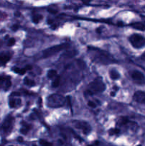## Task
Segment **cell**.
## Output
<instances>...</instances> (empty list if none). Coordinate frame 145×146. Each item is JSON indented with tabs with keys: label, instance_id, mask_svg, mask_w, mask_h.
Listing matches in <instances>:
<instances>
[{
	"label": "cell",
	"instance_id": "6da1fadb",
	"mask_svg": "<svg viewBox=\"0 0 145 146\" xmlns=\"http://www.w3.org/2000/svg\"><path fill=\"white\" fill-rule=\"evenodd\" d=\"M88 49L89 57L93 62L100 64H109L117 62L112 55L105 51L92 47H89Z\"/></svg>",
	"mask_w": 145,
	"mask_h": 146
},
{
	"label": "cell",
	"instance_id": "7a4b0ae2",
	"mask_svg": "<svg viewBox=\"0 0 145 146\" xmlns=\"http://www.w3.org/2000/svg\"><path fill=\"white\" fill-rule=\"evenodd\" d=\"M105 88L106 86L102 77H97L89 83L84 94L87 96H93L94 94L100 93L105 90Z\"/></svg>",
	"mask_w": 145,
	"mask_h": 146
},
{
	"label": "cell",
	"instance_id": "3957f363",
	"mask_svg": "<svg viewBox=\"0 0 145 146\" xmlns=\"http://www.w3.org/2000/svg\"><path fill=\"white\" fill-rule=\"evenodd\" d=\"M47 105L49 108H57L63 107L66 103V98L63 95L54 93L47 98Z\"/></svg>",
	"mask_w": 145,
	"mask_h": 146
},
{
	"label": "cell",
	"instance_id": "277c9868",
	"mask_svg": "<svg viewBox=\"0 0 145 146\" xmlns=\"http://www.w3.org/2000/svg\"><path fill=\"white\" fill-rule=\"evenodd\" d=\"M69 46L70 45L67 43H61V44H58L56 46H51L50 48H48L43 51V56H44V58H48V57H50L53 55L59 53L60 51H61L63 50L67 49Z\"/></svg>",
	"mask_w": 145,
	"mask_h": 146
},
{
	"label": "cell",
	"instance_id": "5b68a950",
	"mask_svg": "<svg viewBox=\"0 0 145 146\" xmlns=\"http://www.w3.org/2000/svg\"><path fill=\"white\" fill-rule=\"evenodd\" d=\"M129 41L135 49H141L145 46V38L138 34H134L130 36L129 37Z\"/></svg>",
	"mask_w": 145,
	"mask_h": 146
},
{
	"label": "cell",
	"instance_id": "8992f818",
	"mask_svg": "<svg viewBox=\"0 0 145 146\" xmlns=\"http://www.w3.org/2000/svg\"><path fill=\"white\" fill-rule=\"evenodd\" d=\"M72 123L75 128L81 130L82 133H84L85 135H88L92 130V128L88 122L76 120V121H73Z\"/></svg>",
	"mask_w": 145,
	"mask_h": 146
},
{
	"label": "cell",
	"instance_id": "52a82bcc",
	"mask_svg": "<svg viewBox=\"0 0 145 146\" xmlns=\"http://www.w3.org/2000/svg\"><path fill=\"white\" fill-rule=\"evenodd\" d=\"M131 77L134 81V82L137 84L142 85L145 83V75L139 71H133L131 73Z\"/></svg>",
	"mask_w": 145,
	"mask_h": 146
},
{
	"label": "cell",
	"instance_id": "ba28073f",
	"mask_svg": "<svg viewBox=\"0 0 145 146\" xmlns=\"http://www.w3.org/2000/svg\"><path fill=\"white\" fill-rule=\"evenodd\" d=\"M14 119L12 116H9L6 117L5 121L2 124V129L4 131V133L7 134L11 133L14 126Z\"/></svg>",
	"mask_w": 145,
	"mask_h": 146
},
{
	"label": "cell",
	"instance_id": "9c48e42d",
	"mask_svg": "<svg viewBox=\"0 0 145 146\" xmlns=\"http://www.w3.org/2000/svg\"><path fill=\"white\" fill-rule=\"evenodd\" d=\"M133 100L138 104H145V92L142 91H136L133 95Z\"/></svg>",
	"mask_w": 145,
	"mask_h": 146
},
{
	"label": "cell",
	"instance_id": "30bf717a",
	"mask_svg": "<svg viewBox=\"0 0 145 146\" xmlns=\"http://www.w3.org/2000/svg\"><path fill=\"white\" fill-rule=\"evenodd\" d=\"M32 68V66L30 65H28V66H26L25 68H17V67H15L12 70L14 71V72L17 74H19V75H24L27 71L29 70H31Z\"/></svg>",
	"mask_w": 145,
	"mask_h": 146
},
{
	"label": "cell",
	"instance_id": "8fae6325",
	"mask_svg": "<svg viewBox=\"0 0 145 146\" xmlns=\"http://www.w3.org/2000/svg\"><path fill=\"white\" fill-rule=\"evenodd\" d=\"M0 83H4L6 88H9L12 85L10 77L6 76H0Z\"/></svg>",
	"mask_w": 145,
	"mask_h": 146
},
{
	"label": "cell",
	"instance_id": "7c38bea8",
	"mask_svg": "<svg viewBox=\"0 0 145 146\" xmlns=\"http://www.w3.org/2000/svg\"><path fill=\"white\" fill-rule=\"evenodd\" d=\"M21 105V100L20 98L10 99L9 102V105L11 108H14L17 106H20Z\"/></svg>",
	"mask_w": 145,
	"mask_h": 146
},
{
	"label": "cell",
	"instance_id": "4fadbf2b",
	"mask_svg": "<svg viewBox=\"0 0 145 146\" xmlns=\"http://www.w3.org/2000/svg\"><path fill=\"white\" fill-rule=\"evenodd\" d=\"M31 128H32L31 125H29L28 123H26L25 122H22V127L20 130V132H21V133L26 135L29 132Z\"/></svg>",
	"mask_w": 145,
	"mask_h": 146
},
{
	"label": "cell",
	"instance_id": "5bb4252c",
	"mask_svg": "<svg viewBox=\"0 0 145 146\" xmlns=\"http://www.w3.org/2000/svg\"><path fill=\"white\" fill-rule=\"evenodd\" d=\"M110 79L113 80H117L120 78V74L118 71H117L116 69L113 68L110 71Z\"/></svg>",
	"mask_w": 145,
	"mask_h": 146
},
{
	"label": "cell",
	"instance_id": "9a60e30c",
	"mask_svg": "<svg viewBox=\"0 0 145 146\" xmlns=\"http://www.w3.org/2000/svg\"><path fill=\"white\" fill-rule=\"evenodd\" d=\"M11 56L9 54H3L0 55V64H5L10 60Z\"/></svg>",
	"mask_w": 145,
	"mask_h": 146
},
{
	"label": "cell",
	"instance_id": "2e32d148",
	"mask_svg": "<svg viewBox=\"0 0 145 146\" xmlns=\"http://www.w3.org/2000/svg\"><path fill=\"white\" fill-rule=\"evenodd\" d=\"M130 26L137 29V30H139V31H145V25L141 22H134V23H132L131 24Z\"/></svg>",
	"mask_w": 145,
	"mask_h": 146
},
{
	"label": "cell",
	"instance_id": "e0dca14e",
	"mask_svg": "<svg viewBox=\"0 0 145 146\" xmlns=\"http://www.w3.org/2000/svg\"><path fill=\"white\" fill-rule=\"evenodd\" d=\"M61 76L58 74L52 80V86L53 88H57L61 84Z\"/></svg>",
	"mask_w": 145,
	"mask_h": 146
},
{
	"label": "cell",
	"instance_id": "ac0fdd59",
	"mask_svg": "<svg viewBox=\"0 0 145 146\" xmlns=\"http://www.w3.org/2000/svg\"><path fill=\"white\" fill-rule=\"evenodd\" d=\"M24 83L26 85L29 86V87H33V86H35L36 85V83L33 80L30 79L28 77H26L25 79H24Z\"/></svg>",
	"mask_w": 145,
	"mask_h": 146
},
{
	"label": "cell",
	"instance_id": "d6986e66",
	"mask_svg": "<svg viewBox=\"0 0 145 146\" xmlns=\"http://www.w3.org/2000/svg\"><path fill=\"white\" fill-rule=\"evenodd\" d=\"M58 75V73H57L56 70H54V69H50L48 71L47 73V77L50 80H53L56 76Z\"/></svg>",
	"mask_w": 145,
	"mask_h": 146
},
{
	"label": "cell",
	"instance_id": "ffe728a7",
	"mask_svg": "<svg viewBox=\"0 0 145 146\" xmlns=\"http://www.w3.org/2000/svg\"><path fill=\"white\" fill-rule=\"evenodd\" d=\"M44 17L41 14H35L32 17V21L34 24H38L41 19H43Z\"/></svg>",
	"mask_w": 145,
	"mask_h": 146
},
{
	"label": "cell",
	"instance_id": "44dd1931",
	"mask_svg": "<svg viewBox=\"0 0 145 146\" xmlns=\"http://www.w3.org/2000/svg\"><path fill=\"white\" fill-rule=\"evenodd\" d=\"M120 133V129L119 128H111L109 130V134L110 135H118Z\"/></svg>",
	"mask_w": 145,
	"mask_h": 146
},
{
	"label": "cell",
	"instance_id": "7402d4cb",
	"mask_svg": "<svg viewBox=\"0 0 145 146\" xmlns=\"http://www.w3.org/2000/svg\"><path fill=\"white\" fill-rule=\"evenodd\" d=\"M39 143H40V145H41V146H53V143H49V142H48V141H46V140H41L39 141Z\"/></svg>",
	"mask_w": 145,
	"mask_h": 146
},
{
	"label": "cell",
	"instance_id": "603a6c76",
	"mask_svg": "<svg viewBox=\"0 0 145 146\" xmlns=\"http://www.w3.org/2000/svg\"><path fill=\"white\" fill-rule=\"evenodd\" d=\"M15 43H16L15 39L11 38V39L9 40V42H8V46H14V45L15 44Z\"/></svg>",
	"mask_w": 145,
	"mask_h": 146
},
{
	"label": "cell",
	"instance_id": "cb8c5ba5",
	"mask_svg": "<svg viewBox=\"0 0 145 146\" xmlns=\"http://www.w3.org/2000/svg\"><path fill=\"white\" fill-rule=\"evenodd\" d=\"M88 105L89 107L92 108H95V107H96V104L93 101H89L88 102Z\"/></svg>",
	"mask_w": 145,
	"mask_h": 146
},
{
	"label": "cell",
	"instance_id": "d4e9b609",
	"mask_svg": "<svg viewBox=\"0 0 145 146\" xmlns=\"http://www.w3.org/2000/svg\"><path fill=\"white\" fill-rule=\"evenodd\" d=\"M48 12H50V14H56L57 12H58V10H56V9H48Z\"/></svg>",
	"mask_w": 145,
	"mask_h": 146
},
{
	"label": "cell",
	"instance_id": "484cf974",
	"mask_svg": "<svg viewBox=\"0 0 145 146\" xmlns=\"http://www.w3.org/2000/svg\"><path fill=\"white\" fill-rule=\"evenodd\" d=\"M19 25H17V24H14V25H13L12 26V29L13 31H16L18 29H19Z\"/></svg>",
	"mask_w": 145,
	"mask_h": 146
},
{
	"label": "cell",
	"instance_id": "4316f807",
	"mask_svg": "<svg viewBox=\"0 0 145 146\" xmlns=\"http://www.w3.org/2000/svg\"><path fill=\"white\" fill-rule=\"evenodd\" d=\"M84 4H89L92 0H81Z\"/></svg>",
	"mask_w": 145,
	"mask_h": 146
},
{
	"label": "cell",
	"instance_id": "83f0119b",
	"mask_svg": "<svg viewBox=\"0 0 145 146\" xmlns=\"http://www.w3.org/2000/svg\"><path fill=\"white\" fill-rule=\"evenodd\" d=\"M17 140L19 142H23L24 141V138H22V137H19L18 138H17Z\"/></svg>",
	"mask_w": 145,
	"mask_h": 146
},
{
	"label": "cell",
	"instance_id": "f1b7e54d",
	"mask_svg": "<svg viewBox=\"0 0 145 146\" xmlns=\"http://www.w3.org/2000/svg\"><path fill=\"white\" fill-rule=\"evenodd\" d=\"M141 59L145 61V51L144 52V53H143V54H142V56H141Z\"/></svg>",
	"mask_w": 145,
	"mask_h": 146
},
{
	"label": "cell",
	"instance_id": "f546056e",
	"mask_svg": "<svg viewBox=\"0 0 145 146\" xmlns=\"http://www.w3.org/2000/svg\"><path fill=\"white\" fill-rule=\"evenodd\" d=\"M110 96H115V93H114V92H111V93H110Z\"/></svg>",
	"mask_w": 145,
	"mask_h": 146
}]
</instances>
